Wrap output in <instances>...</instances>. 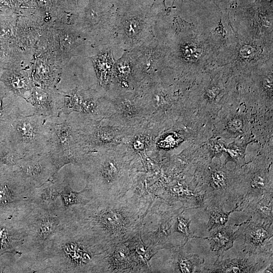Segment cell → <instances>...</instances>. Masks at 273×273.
<instances>
[{"instance_id":"ffe728a7","label":"cell","mask_w":273,"mask_h":273,"mask_svg":"<svg viewBox=\"0 0 273 273\" xmlns=\"http://www.w3.org/2000/svg\"><path fill=\"white\" fill-rule=\"evenodd\" d=\"M0 82L15 96L26 100L34 87L31 70L22 68H10L3 70Z\"/></svg>"},{"instance_id":"d590c367","label":"cell","mask_w":273,"mask_h":273,"mask_svg":"<svg viewBox=\"0 0 273 273\" xmlns=\"http://www.w3.org/2000/svg\"><path fill=\"white\" fill-rule=\"evenodd\" d=\"M228 126L232 131H239L242 127V122L238 118H234L229 121Z\"/></svg>"},{"instance_id":"5b68a950","label":"cell","mask_w":273,"mask_h":273,"mask_svg":"<svg viewBox=\"0 0 273 273\" xmlns=\"http://www.w3.org/2000/svg\"><path fill=\"white\" fill-rule=\"evenodd\" d=\"M47 152L58 170L65 165L79 164L87 153L83 129V119L79 114L60 113L47 117Z\"/></svg>"},{"instance_id":"ac0fdd59","label":"cell","mask_w":273,"mask_h":273,"mask_svg":"<svg viewBox=\"0 0 273 273\" xmlns=\"http://www.w3.org/2000/svg\"><path fill=\"white\" fill-rule=\"evenodd\" d=\"M26 101L33 107L35 114L50 117L58 115L63 106L62 92L34 86Z\"/></svg>"},{"instance_id":"b9f144b4","label":"cell","mask_w":273,"mask_h":273,"mask_svg":"<svg viewBox=\"0 0 273 273\" xmlns=\"http://www.w3.org/2000/svg\"><path fill=\"white\" fill-rule=\"evenodd\" d=\"M1 69V68H0Z\"/></svg>"},{"instance_id":"4fadbf2b","label":"cell","mask_w":273,"mask_h":273,"mask_svg":"<svg viewBox=\"0 0 273 273\" xmlns=\"http://www.w3.org/2000/svg\"><path fill=\"white\" fill-rule=\"evenodd\" d=\"M33 190L13 172L0 173V221L15 219L30 204Z\"/></svg>"},{"instance_id":"44dd1931","label":"cell","mask_w":273,"mask_h":273,"mask_svg":"<svg viewBox=\"0 0 273 273\" xmlns=\"http://www.w3.org/2000/svg\"><path fill=\"white\" fill-rule=\"evenodd\" d=\"M18 97L3 83L0 85V143L4 141L11 124L16 118L22 115L31 114L23 112Z\"/></svg>"},{"instance_id":"5bb4252c","label":"cell","mask_w":273,"mask_h":273,"mask_svg":"<svg viewBox=\"0 0 273 273\" xmlns=\"http://www.w3.org/2000/svg\"><path fill=\"white\" fill-rule=\"evenodd\" d=\"M58 171L49 154L41 152L22 157L13 172L26 186L34 189L55 180Z\"/></svg>"},{"instance_id":"f1b7e54d","label":"cell","mask_w":273,"mask_h":273,"mask_svg":"<svg viewBox=\"0 0 273 273\" xmlns=\"http://www.w3.org/2000/svg\"><path fill=\"white\" fill-rule=\"evenodd\" d=\"M173 256V264L174 272H194L197 263L196 256L186 255L183 251L182 248L174 250Z\"/></svg>"},{"instance_id":"1f68e13d","label":"cell","mask_w":273,"mask_h":273,"mask_svg":"<svg viewBox=\"0 0 273 273\" xmlns=\"http://www.w3.org/2000/svg\"><path fill=\"white\" fill-rule=\"evenodd\" d=\"M211 182L213 188L216 190H226L228 186L226 175L220 170L216 169L212 172Z\"/></svg>"},{"instance_id":"74e56055","label":"cell","mask_w":273,"mask_h":273,"mask_svg":"<svg viewBox=\"0 0 273 273\" xmlns=\"http://www.w3.org/2000/svg\"><path fill=\"white\" fill-rule=\"evenodd\" d=\"M40 6L43 8H48L49 6L50 0H37Z\"/></svg>"},{"instance_id":"4316f807","label":"cell","mask_w":273,"mask_h":273,"mask_svg":"<svg viewBox=\"0 0 273 273\" xmlns=\"http://www.w3.org/2000/svg\"><path fill=\"white\" fill-rule=\"evenodd\" d=\"M22 157L10 144L0 143V173L14 172Z\"/></svg>"},{"instance_id":"8992f818","label":"cell","mask_w":273,"mask_h":273,"mask_svg":"<svg viewBox=\"0 0 273 273\" xmlns=\"http://www.w3.org/2000/svg\"><path fill=\"white\" fill-rule=\"evenodd\" d=\"M68 216L62 202L48 207L31 203L15 220L24 236L22 246L37 256Z\"/></svg>"},{"instance_id":"7402d4cb","label":"cell","mask_w":273,"mask_h":273,"mask_svg":"<svg viewBox=\"0 0 273 273\" xmlns=\"http://www.w3.org/2000/svg\"><path fill=\"white\" fill-rule=\"evenodd\" d=\"M89 58L91 59L100 85L106 91L113 85L114 66L113 51L110 45L98 49L96 54Z\"/></svg>"},{"instance_id":"6da1fadb","label":"cell","mask_w":273,"mask_h":273,"mask_svg":"<svg viewBox=\"0 0 273 273\" xmlns=\"http://www.w3.org/2000/svg\"><path fill=\"white\" fill-rule=\"evenodd\" d=\"M154 34L166 48L165 69L176 77L215 67L236 37L228 16L222 14L212 19L159 16Z\"/></svg>"},{"instance_id":"836d02e7","label":"cell","mask_w":273,"mask_h":273,"mask_svg":"<svg viewBox=\"0 0 273 273\" xmlns=\"http://www.w3.org/2000/svg\"><path fill=\"white\" fill-rule=\"evenodd\" d=\"M272 201L267 204L265 201L261 200L256 205V211L262 217L267 218L272 223Z\"/></svg>"},{"instance_id":"d4e9b609","label":"cell","mask_w":273,"mask_h":273,"mask_svg":"<svg viewBox=\"0 0 273 273\" xmlns=\"http://www.w3.org/2000/svg\"><path fill=\"white\" fill-rule=\"evenodd\" d=\"M272 230L266 225L252 223L247 228L245 242L252 249H256L262 247L267 239L272 237Z\"/></svg>"},{"instance_id":"e0dca14e","label":"cell","mask_w":273,"mask_h":273,"mask_svg":"<svg viewBox=\"0 0 273 273\" xmlns=\"http://www.w3.org/2000/svg\"><path fill=\"white\" fill-rule=\"evenodd\" d=\"M31 76L34 86L56 89L63 65L58 61L41 55L33 54Z\"/></svg>"},{"instance_id":"277c9868","label":"cell","mask_w":273,"mask_h":273,"mask_svg":"<svg viewBox=\"0 0 273 273\" xmlns=\"http://www.w3.org/2000/svg\"><path fill=\"white\" fill-rule=\"evenodd\" d=\"M130 157L116 146L83 157L79 165L86 175V186L93 198L120 197L132 188L135 174Z\"/></svg>"},{"instance_id":"8fae6325","label":"cell","mask_w":273,"mask_h":273,"mask_svg":"<svg viewBox=\"0 0 273 273\" xmlns=\"http://www.w3.org/2000/svg\"><path fill=\"white\" fill-rule=\"evenodd\" d=\"M228 18L237 36L273 41L272 7L256 2L249 7L228 14Z\"/></svg>"},{"instance_id":"d6a6232c","label":"cell","mask_w":273,"mask_h":273,"mask_svg":"<svg viewBox=\"0 0 273 273\" xmlns=\"http://www.w3.org/2000/svg\"><path fill=\"white\" fill-rule=\"evenodd\" d=\"M170 194L178 200L182 199L190 198L195 195V193L187 188L175 185L170 189Z\"/></svg>"},{"instance_id":"f546056e","label":"cell","mask_w":273,"mask_h":273,"mask_svg":"<svg viewBox=\"0 0 273 273\" xmlns=\"http://www.w3.org/2000/svg\"><path fill=\"white\" fill-rule=\"evenodd\" d=\"M234 210L229 212L213 210L210 211V216L207 224L209 231L223 226L228 221L230 214Z\"/></svg>"},{"instance_id":"60d3db41","label":"cell","mask_w":273,"mask_h":273,"mask_svg":"<svg viewBox=\"0 0 273 273\" xmlns=\"http://www.w3.org/2000/svg\"><path fill=\"white\" fill-rule=\"evenodd\" d=\"M64 1H68V0H64Z\"/></svg>"},{"instance_id":"9a60e30c","label":"cell","mask_w":273,"mask_h":273,"mask_svg":"<svg viewBox=\"0 0 273 273\" xmlns=\"http://www.w3.org/2000/svg\"><path fill=\"white\" fill-rule=\"evenodd\" d=\"M55 37L58 46L63 65L78 56H85L88 47H92L67 22H52Z\"/></svg>"},{"instance_id":"e575fe53","label":"cell","mask_w":273,"mask_h":273,"mask_svg":"<svg viewBox=\"0 0 273 273\" xmlns=\"http://www.w3.org/2000/svg\"><path fill=\"white\" fill-rule=\"evenodd\" d=\"M250 187L253 190H263L267 186L265 178L261 174H256L251 179Z\"/></svg>"},{"instance_id":"3957f363","label":"cell","mask_w":273,"mask_h":273,"mask_svg":"<svg viewBox=\"0 0 273 273\" xmlns=\"http://www.w3.org/2000/svg\"><path fill=\"white\" fill-rule=\"evenodd\" d=\"M152 203L134 194L115 198H93L69 208L74 217L112 246L124 242L140 232Z\"/></svg>"},{"instance_id":"9c48e42d","label":"cell","mask_w":273,"mask_h":273,"mask_svg":"<svg viewBox=\"0 0 273 273\" xmlns=\"http://www.w3.org/2000/svg\"><path fill=\"white\" fill-rule=\"evenodd\" d=\"M116 13L109 6L95 3L70 23L92 47L98 49L111 46Z\"/></svg>"},{"instance_id":"2e32d148","label":"cell","mask_w":273,"mask_h":273,"mask_svg":"<svg viewBox=\"0 0 273 273\" xmlns=\"http://www.w3.org/2000/svg\"><path fill=\"white\" fill-rule=\"evenodd\" d=\"M17 21L11 16L0 14V68L5 69L21 65L23 54L17 42Z\"/></svg>"},{"instance_id":"484cf974","label":"cell","mask_w":273,"mask_h":273,"mask_svg":"<svg viewBox=\"0 0 273 273\" xmlns=\"http://www.w3.org/2000/svg\"><path fill=\"white\" fill-rule=\"evenodd\" d=\"M210 242L211 250L226 251L232 248L236 239L235 232L228 226H221L210 237L203 238Z\"/></svg>"},{"instance_id":"8d00e7d4","label":"cell","mask_w":273,"mask_h":273,"mask_svg":"<svg viewBox=\"0 0 273 273\" xmlns=\"http://www.w3.org/2000/svg\"><path fill=\"white\" fill-rule=\"evenodd\" d=\"M12 8V0H0V14L9 12Z\"/></svg>"},{"instance_id":"f35d334b","label":"cell","mask_w":273,"mask_h":273,"mask_svg":"<svg viewBox=\"0 0 273 273\" xmlns=\"http://www.w3.org/2000/svg\"><path fill=\"white\" fill-rule=\"evenodd\" d=\"M16 1V3L20 5H26L30 3L31 0H15Z\"/></svg>"},{"instance_id":"7a4b0ae2","label":"cell","mask_w":273,"mask_h":273,"mask_svg":"<svg viewBox=\"0 0 273 273\" xmlns=\"http://www.w3.org/2000/svg\"><path fill=\"white\" fill-rule=\"evenodd\" d=\"M64 224L37 255L55 272H106L112 246L77 221L69 209Z\"/></svg>"},{"instance_id":"603a6c76","label":"cell","mask_w":273,"mask_h":273,"mask_svg":"<svg viewBox=\"0 0 273 273\" xmlns=\"http://www.w3.org/2000/svg\"><path fill=\"white\" fill-rule=\"evenodd\" d=\"M112 86L128 90H134L135 88L131 62L127 51L123 52L115 62Z\"/></svg>"},{"instance_id":"83f0119b","label":"cell","mask_w":273,"mask_h":273,"mask_svg":"<svg viewBox=\"0 0 273 273\" xmlns=\"http://www.w3.org/2000/svg\"><path fill=\"white\" fill-rule=\"evenodd\" d=\"M246 258L227 259L216 263L209 270L212 272H251L255 270Z\"/></svg>"},{"instance_id":"7c38bea8","label":"cell","mask_w":273,"mask_h":273,"mask_svg":"<svg viewBox=\"0 0 273 273\" xmlns=\"http://www.w3.org/2000/svg\"><path fill=\"white\" fill-rule=\"evenodd\" d=\"M127 52L131 62L135 88L139 84L160 76L166 68V48L155 34Z\"/></svg>"},{"instance_id":"ab89813d","label":"cell","mask_w":273,"mask_h":273,"mask_svg":"<svg viewBox=\"0 0 273 273\" xmlns=\"http://www.w3.org/2000/svg\"><path fill=\"white\" fill-rule=\"evenodd\" d=\"M272 263H271V264L267 267L263 271V273H268V272H272Z\"/></svg>"},{"instance_id":"52a82bcc","label":"cell","mask_w":273,"mask_h":273,"mask_svg":"<svg viewBox=\"0 0 273 273\" xmlns=\"http://www.w3.org/2000/svg\"><path fill=\"white\" fill-rule=\"evenodd\" d=\"M159 16L146 10L117 12L111 44L113 49L128 51L150 38Z\"/></svg>"},{"instance_id":"4dcf8cb0","label":"cell","mask_w":273,"mask_h":273,"mask_svg":"<svg viewBox=\"0 0 273 273\" xmlns=\"http://www.w3.org/2000/svg\"><path fill=\"white\" fill-rule=\"evenodd\" d=\"M191 219L182 214H177L174 226L175 233L183 235L186 239L190 237V225Z\"/></svg>"},{"instance_id":"30bf717a","label":"cell","mask_w":273,"mask_h":273,"mask_svg":"<svg viewBox=\"0 0 273 273\" xmlns=\"http://www.w3.org/2000/svg\"><path fill=\"white\" fill-rule=\"evenodd\" d=\"M47 118L35 113L19 116L11 124L4 141L22 157L47 152Z\"/></svg>"},{"instance_id":"ba28073f","label":"cell","mask_w":273,"mask_h":273,"mask_svg":"<svg viewBox=\"0 0 273 273\" xmlns=\"http://www.w3.org/2000/svg\"><path fill=\"white\" fill-rule=\"evenodd\" d=\"M228 46L220 66L227 65L233 73L249 75L258 66L273 58V41L242 38Z\"/></svg>"},{"instance_id":"d6986e66","label":"cell","mask_w":273,"mask_h":273,"mask_svg":"<svg viewBox=\"0 0 273 273\" xmlns=\"http://www.w3.org/2000/svg\"><path fill=\"white\" fill-rule=\"evenodd\" d=\"M106 272H143L126 242L115 245L107 257Z\"/></svg>"},{"instance_id":"cb8c5ba5","label":"cell","mask_w":273,"mask_h":273,"mask_svg":"<svg viewBox=\"0 0 273 273\" xmlns=\"http://www.w3.org/2000/svg\"><path fill=\"white\" fill-rule=\"evenodd\" d=\"M60 197L65 209L75 206L85 205L93 198L86 186L81 192H77L72 190L68 185L63 186L60 192Z\"/></svg>"}]
</instances>
